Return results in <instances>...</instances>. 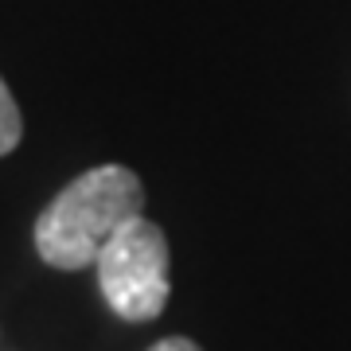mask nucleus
I'll return each mask as SVG.
<instances>
[{"instance_id":"nucleus-1","label":"nucleus","mask_w":351,"mask_h":351,"mask_svg":"<svg viewBox=\"0 0 351 351\" xmlns=\"http://www.w3.org/2000/svg\"><path fill=\"white\" fill-rule=\"evenodd\" d=\"M145 188L133 168L98 164L71 180L36 219V250L55 269H86L125 223L141 219Z\"/></svg>"},{"instance_id":"nucleus-2","label":"nucleus","mask_w":351,"mask_h":351,"mask_svg":"<svg viewBox=\"0 0 351 351\" xmlns=\"http://www.w3.org/2000/svg\"><path fill=\"white\" fill-rule=\"evenodd\" d=\"M98 289L121 320L145 324L168 304V239L145 215L125 223L98 254Z\"/></svg>"},{"instance_id":"nucleus-3","label":"nucleus","mask_w":351,"mask_h":351,"mask_svg":"<svg viewBox=\"0 0 351 351\" xmlns=\"http://www.w3.org/2000/svg\"><path fill=\"white\" fill-rule=\"evenodd\" d=\"M20 137H24V121H20V110H16V98L8 94L4 78H0V156H8L20 145Z\"/></svg>"},{"instance_id":"nucleus-4","label":"nucleus","mask_w":351,"mask_h":351,"mask_svg":"<svg viewBox=\"0 0 351 351\" xmlns=\"http://www.w3.org/2000/svg\"><path fill=\"white\" fill-rule=\"evenodd\" d=\"M149 351H203V348L188 336H168V339H160V343H152Z\"/></svg>"}]
</instances>
